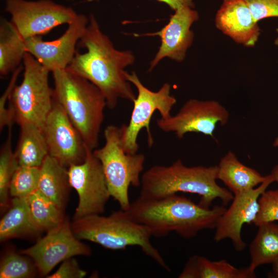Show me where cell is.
Masks as SVG:
<instances>
[{
	"instance_id": "23",
	"label": "cell",
	"mask_w": 278,
	"mask_h": 278,
	"mask_svg": "<svg viewBox=\"0 0 278 278\" xmlns=\"http://www.w3.org/2000/svg\"><path fill=\"white\" fill-rule=\"evenodd\" d=\"M26 53L24 40L11 21L2 18L0 23L1 76H6L20 66Z\"/></svg>"
},
{
	"instance_id": "32",
	"label": "cell",
	"mask_w": 278,
	"mask_h": 278,
	"mask_svg": "<svg viewBox=\"0 0 278 278\" xmlns=\"http://www.w3.org/2000/svg\"><path fill=\"white\" fill-rule=\"evenodd\" d=\"M86 271L81 269L76 259L71 257L62 262L59 268L48 278H82L86 276Z\"/></svg>"
},
{
	"instance_id": "14",
	"label": "cell",
	"mask_w": 278,
	"mask_h": 278,
	"mask_svg": "<svg viewBox=\"0 0 278 278\" xmlns=\"http://www.w3.org/2000/svg\"><path fill=\"white\" fill-rule=\"evenodd\" d=\"M273 182L274 178L270 173L257 187L234 195L230 207L217 222L214 240L218 242L230 239L236 251H242L247 245L241 236L242 226L253 223L259 208L258 198Z\"/></svg>"
},
{
	"instance_id": "27",
	"label": "cell",
	"mask_w": 278,
	"mask_h": 278,
	"mask_svg": "<svg viewBox=\"0 0 278 278\" xmlns=\"http://www.w3.org/2000/svg\"><path fill=\"white\" fill-rule=\"evenodd\" d=\"M37 273L38 270L33 260L23 254L9 252L1 262V278L33 277Z\"/></svg>"
},
{
	"instance_id": "29",
	"label": "cell",
	"mask_w": 278,
	"mask_h": 278,
	"mask_svg": "<svg viewBox=\"0 0 278 278\" xmlns=\"http://www.w3.org/2000/svg\"><path fill=\"white\" fill-rule=\"evenodd\" d=\"M259 208L253 223L256 227L278 221V189L266 190L258 198Z\"/></svg>"
},
{
	"instance_id": "5",
	"label": "cell",
	"mask_w": 278,
	"mask_h": 278,
	"mask_svg": "<svg viewBox=\"0 0 278 278\" xmlns=\"http://www.w3.org/2000/svg\"><path fill=\"white\" fill-rule=\"evenodd\" d=\"M72 231L79 240H86L111 250L135 246L167 271L170 269L152 244L148 229L133 220L125 211H115L108 216L101 214L85 216L71 222Z\"/></svg>"
},
{
	"instance_id": "28",
	"label": "cell",
	"mask_w": 278,
	"mask_h": 278,
	"mask_svg": "<svg viewBox=\"0 0 278 278\" xmlns=\"http://www.w3.org/2000/svg\"><path fill=\"white\" fill-rule=\"evenodd\" d=\"M40 167L21 166L15 171L9 186V195L13 197H27L38 189Z\"/></svg>"
},
{
	"instance_id": "36",
	"label": "cell",
	"mask_w": 278,
	"mask_h": 278,
	"mask_svg": "<svg viewBox=\"0 0 278 278\" xmlns=\"http://www.w3.org/2000/svg\"><path fill=\"white\" fill-rule=\"evenodd\" d=\"M273 145L274 147H278V135L276 137V138L275 139Z\"/></svg>"
},
{
	"instance_id": "30",
	"label": "cell",
	"mask_w": 278,
	"mask_h": 278,
	"mask_svg": "<svg viewBox=\"0 0 278 278\" xmlns=\"http://www.w3.org/2000/svg\"><path fill=\"white\" fill-rule=\"evenodd\" d=\"M24 69L23 65H21L14 71L12 72V75L9 83L0 98V130L2 131L4 127H8L12 125L14 122L13 117L11 111L6 107V103L9 100V97L16 85V82L18 77Z\"/></svg>"
},
{
	"instance_id": "4",
	"label": "cell",
	"mask_w": 278,
	"mask_h": 278,
	"mask_svg": "<svg viewBox=\"0 0 278 278\" xmlns=\"http://www.w3.org/2000/svg\"><path fill=\"white\" fill-rule=\"evenodd\" d=\"M52 73L54 99L64 109L88 148L94 150L98 145L107 107L103 95L92 83L67 68Z\"/></svg>"
},
{
	"instance_id": "10",
	"label": "cell",
	"mask_w": 278,
	"mask_h": 278,
	"mask_svg": "<svg viewBox=\"0 0 278 278\" xmlns=\"http://www.w3.org/2000/svg\"><path fill=\"white\" fill-rule=\"evenodd\" d=\"M68 175L79 197L73 220L102 213L111 196L101 164L93 150L88 149L83 162L68 167Z\"/></svg>"
},
{
	"instance_id": "7",
	"label": "cell",
	"mask_w": 278,
	"mask_h": 278,
	"mask_svg": "<svg viewBox=\"0 0 278 278\" xmlns=\"http://www.w3.org/2000/svg\"><path fill=\"white\" fill-rule=\"evenodd\" d=\"M23 65V80L13 89L8 107L14 122L20 126L31 124L42 129L53 104V89L48 81L50 72L27 52Z\"/></svg>"
},
{
	"instance_id": "35",
	"label": "cell",
	"mask_w": 278,
	"mask_h": 278,
	"mask_svg": "<svg viewBox=\"0 0 278 278\" xmlns=\"http://www.w3.org/2000/svg\"><path fill=\"white\" fill-rule=\"evenodd\" d=\"M271 174L273 177L274 181L278 183V164L272 169Z\"/></svg>"
},
{
	"instance_id": "16",
	"label": "cell",
	"mask_w": 278,
	"mask_h": 278,
	"mask_svg": "<svg viewBox=\"0 0 278 278\" xmlns=\"http://www.w3.org/2000/svg\"><path fill=\"white\" fill-rule=\"evenodd\" d=\"M174 11L168 23L161 30L143 35L156 36L161 39L159 49L150 63L149 72L165 58L183 61L193 43L194 33L191 26L199 18L198 11L188 6L181 7Z\"/></svg>"
},
{
	"instance_id": "31",
	"label": "cell",
	"mask_w": 278,
	"mask_h": 278,
	"mask_svg": "<svg viewBox=\"0 0 278 278\" xmlns=\"http://www.w3.org/2000/svg\"><path fill=\"white\" fill-rule=\"evenodd\" d=\"M244 1L257 22L269 18H278V0Z\"/></svg>"
},
{
	"instance_id": "24",
	"label": "cell",
	"mask_w": 278,
	"mask_h": 278,
	"mask_svg": "<svg viewBox=\"0 0 278 278\" xmlns=\"http://www.w3.org/2000/svg\"><path fill=\"white\" fill-rule=\"evenodd\" d=\"M250 244V268H256L264 264H273L278 259V224L273 222L263 223Z\"/></svg>"
},
{
	"instance_id": "34",
	"label": "cell",
	"mask_w": 278,
	"mask_h": 278,
	"mask_svg": "<svg viewBox=\"0 0 278 278\" xmlns=\"http://www.w3.org/2000/svg\"><path fill=\"white\" fill-rule=\"evenodd\" d=\"M272 275L278 277V259L272 264Z\"/></svg>"
},
{
	"instance_id": "17",
	"label": "cell",
	"mask_w": 278,
	"mask_h": 278,
	"mask_svg": "<svg viewBox=\"0 0 278 278\" xmlns=\"http://www.w3.org/2000/svg\"><path fill=\"white\" fill-rule=\"evenodd\" d=\"M216 27L235 43L253 47L261 30L244 0H223L215 17Z\"/></svg>"
},
{
	"instance_id": "18",
	"label": "cell",
	"mask_w": 278,
	"mask_h": 278,
	"mask_svg": "<svg viewBox=\"0 0 278 278\" xmlns=\"http://www.w3.org/2000/svg\"><path fill=\"white\" fill-rule=\"evenodd\" d=\"M217 166V179L222 181L233 195L253 189L266 178L240 162L232 151L221 159Z\"/></svg>"
},
{
	"instance_id": "22",
	"label": "cell",
	"mask_w": 278,
	"mask_h": 278,
	"mask_svg": "<svg viewBox=\"0 0 278 278\" xmlns=\"http://www.w3.org/2000/svg\"><path fill=\"white\" fill-rule=\"evenodd\" d=\"M38 233L32 221L26 197H13L9 210L0 221V240Z\"/></svg>"
},
{
	"instance_id": "3",
	"label": "cell",
	"mask_w": 278,
	"mask_h": 278,
	"mask_svg": "<svg viewBox=\"0 0 278 278\" xmlns=\"http://www.w3.org/2000/svg\"><path fill=\"white\" fill-rule=\"evenodd\" d=\"M217 165L188 167L180 159L168 166L153 165L142 175L139 196L155 199L183 192L199 195L198 204L204 208L217 198L227 205L234 195L217 183Z\"/></svg>"
},
{
	"instance_id": "37",
	"label": "cell",
	"mask_w": 278,
	"mask_h": 278,
	"mask_svg": "<svg viewBox=\"0 0 278 278\" xmlns=\"http://www.w3.org/2000/svg\"><path fill=\"white\" fill-rule=\"evenodd\" d=\"M276 31L278 33V28L276 29ZM274 44L278 46V37L275 40Z\"/></svg>"
},
{
	"instance_id": "9",
	"label": "cell",
	"mask_w": 278,
	"mask_h": 278,
	"mask_svg": "<svg viewBox=\"0 0 278 278\" xmlns=\"http://www.w3.org/2000/svg\"><path fill=\"white\" fill-rule=\"evenodd\" d=\"M5 10L24 40L42 36L59 25H68L78 14L72 7L51 0H6Z\"/></svg>"
},
{
	"instance_id": "12",
	"label": "cell",
	"mask_w": 278,
	"mask_h": 278,
	"mask_svg": "<svg viewBox=\"0 0 278 278\" xmlns=\"http://www.w3.org/2000/svg\"><path fill=\"white\" fill-rule=\"evenodd\" d=\"M229 116V111L217 101L190 99L175 115L159 118L157 124L162 131L172 132L179 139L188 132L201 133L214 138L217 125H225Z\"/></svg>"
},
{
	"instance_id": "38",
	"label": "cell",
	"mask_w": 278,
	"mask_h": 278,
	"mask_svg": "<svg viewBox=\"0 0 278 278\" xmlns=\"http://www.w3.org/2000/svg\"><path fill=\"white\" fill-rule=\"evenodd\" d=\"M67 1H73V0H67ZM92 1H98L99 0H92Z\"/></svg>"
},
{
	"instance_id": "20",
	"label": "cell",
	"mask_w": 278,
	"mask_h": 278,
	"mask_svg": "<svg viewBox=\"0 0 278 278\" xmlns=\"http://www.w3.org/2000/svg\"><path fill=\"white\" fill-rule=\"evenodd\" d=\"M255 270L249 266L237 268L225 259L211 261L198 255L190 256L182 271L179 278H254Z\"/></svg>"
},
{
	"instance_id": "19",
	"label": "cell",
	"mask_w": 278,
	"mask_h": 278,
	"mask_svg": "<svg viewBox=\"0 0 278 278\" xmlns=\"http://www.w3.org/2000/svg\"><path fill=\"white\" fill-rule=\"evenodd\" d=\"M71 188L68 168L48 154L40 167L38 190L64 211Z\"/></svg>"
},
{
	"instance_id": "25",
	"label": "cell",
	"mask_w": 278,
	"mask_h": 278,
	"mask_svg": "<svg viewBox=\"0 0 278 278\" xmlns=\"http://www.w3.org/2000/svg\"><path fill=\"white\" fill-rule=\"evenodd\" d=\"M33 223L39 233L47 232L65 217L64 211L38 189L26 197Z\"/></svg>"
},
{
	"instance_id": "11",
	"label": "cell",
	"mask_w": 278,
	"mask_h": 278,
	"mask_svg": "<svg viewBox=\"0 0 278 278\" xmlns=\"http://www.w3.org/2000/svg\"><path fill=\"white\" fill-rule=\"evenodd\" d=\"M91 253L89 246L75 237L71 222L66 217L34 245L20 251L33 260L38 274L46 277L59 263L76 255L89 256Z\"/></svg>"
},
{
	"instance_id": "8",
	"label": "cell",
	"mask_w": 278,
	"mask_h": 278,
	"mask_svg": "<svg viewBox=\"0 0 278 278\" xmlns=\"http://www.w3.org/2000/svg\"><path fill=\"white\" fill-rule=\"evenodd\" d=\"M126 76L127 80L135 86L137 95L132 102L133 107L129 124L120 126L121 144L126 152L135 154L139 148L137 137L143 128L147 130L149 146L153 143L149 124L154 112L158 111L162 118L170 117L177 99L170 95L171 85L168 83H164L158 91L154 92L143 84L135 72H127Z\"/></svg>"
},
{
	"instance_id": "6",
	"label": "cell",
	"mask_w": 278,
	"mask_h": 278,
	"mask_svg": "<svg viewBox=\"0 0 278 278\" xmlns=\"http://www.w3.org/2000/svg\"><path fill=\"white\" fill-rule=\"evenodd\" d=\"M103 133L104 145L93 150V153L101 164L111 197L117 201L121 210L127 211L131 203L129 186H141L145 156L125 151L121 127L108 126Z\"/></svg>"
},
{
	"instance_id": "1",
	"label": "cell",
	"mask_w": 278,
	"mask_h": 278,
	"mask_svg": "<svg viewBox=\"0 0 278 278\" xmlns=\"http://www.w3.org/2000/svg\"><path fill=\"white\" fill-rule=\"evenodd\" d=\"M78 43L86 51H76L66 68L94 84L103 95L109 109H114L120 98L133 102L136 96L126 78L125 68L134 63L133 54L116 49L92 14Z\"/></svg>"
},
{
	"instance_id": "13",
	"label": "cell",
	"mask_w": 278,
	"mask_h": 278,
	"mask_svg": "<svg viewBox=\"0 0 278 278\" xmlns=\"http://www.w3.org/2000/svg\"><path fill=\"white\" fill-rule=\"evenodd\" d=\"M42 129L48 154L61 165L68 168L84 161L89 148L64 109L54 98Z\"/></svg>"
},
{
	"instance_id": "21",
	"label": "cell",
	"mask_w": 278,
	"mask_h": 278,
	"mask_svg": "<svg viewBox=\"0 0 278 278\" xmlns=\"http://www.w3.org/2000/svg\"><path fill=\"white\" fill-rule=\"evenodd\" d=\"M18 145L14 151L19 165L40 167L48 155L42 129L31 124L20 125Z\"/></svg>"
},
{
	"instance_id": "33",
	"label": "cell",
	"mask_w": 278,
	"mask_h": 278,
	"mask_svg": "<svg viewBox=\"0 0 278 278\" xmlns=\"http://www.w3.org/2000/svg\"><path fill=\"white\" fill-rule=\"evenodd\" d=\"M167 5L172 10L175 11L182 6L194 8V0H156Z\"/></svg>"
},
{
	"instance_id": "15",
	"label": "cell",
	"mask_w": 278,
	"mask_h": 278,
	"mask_svg": "<svg viewBox=\"0 0 278 278\" xmlns=\"http://www.w3.org/2000/svg\"><path fill=\"white\" fill-rule=\"evenodd\" d=\"M89 18L78 14L69 24L65 32L59 38L46 41L42 36H35L24 40L26 52L33 56L49 72L66 68L76 52L77 44L83 36Z\"/></svg>"
},
{
	"instance_id": "26",
	"label": "cell",
	"mask_w": 278,
	"mask_h": 278,
	"mask_svg": "<svg viewBox=\"0 0 278 278\" xmlns=\"http://www.w3.org/2000/svg\"><path fill=\"white\" fill-rule=\"evenodd\" d=\"M12 126L8 127V136L0 152V205L2 208L8 205L10 182L19 166L12 148Z\"/></svg>"
},
{
	"instance_id": "2",
	"label": "cell",
	"mask_w": 278,
	"mask_h": 278,
	"mask_svg": "<svg viewBox=\"0 0 278 278\" xmlns=\"http://www.w3.org/2000/svg\"><path fill=\"white\" fill-rule=\"evenodd\" d=\"M226 209L224 205L204 208L175 194L155 199L138 196L125 211L146 227L152 236L163 237L173 232L188 239L202 230L215 228Z\"/></svg>"
}]
</instances>
